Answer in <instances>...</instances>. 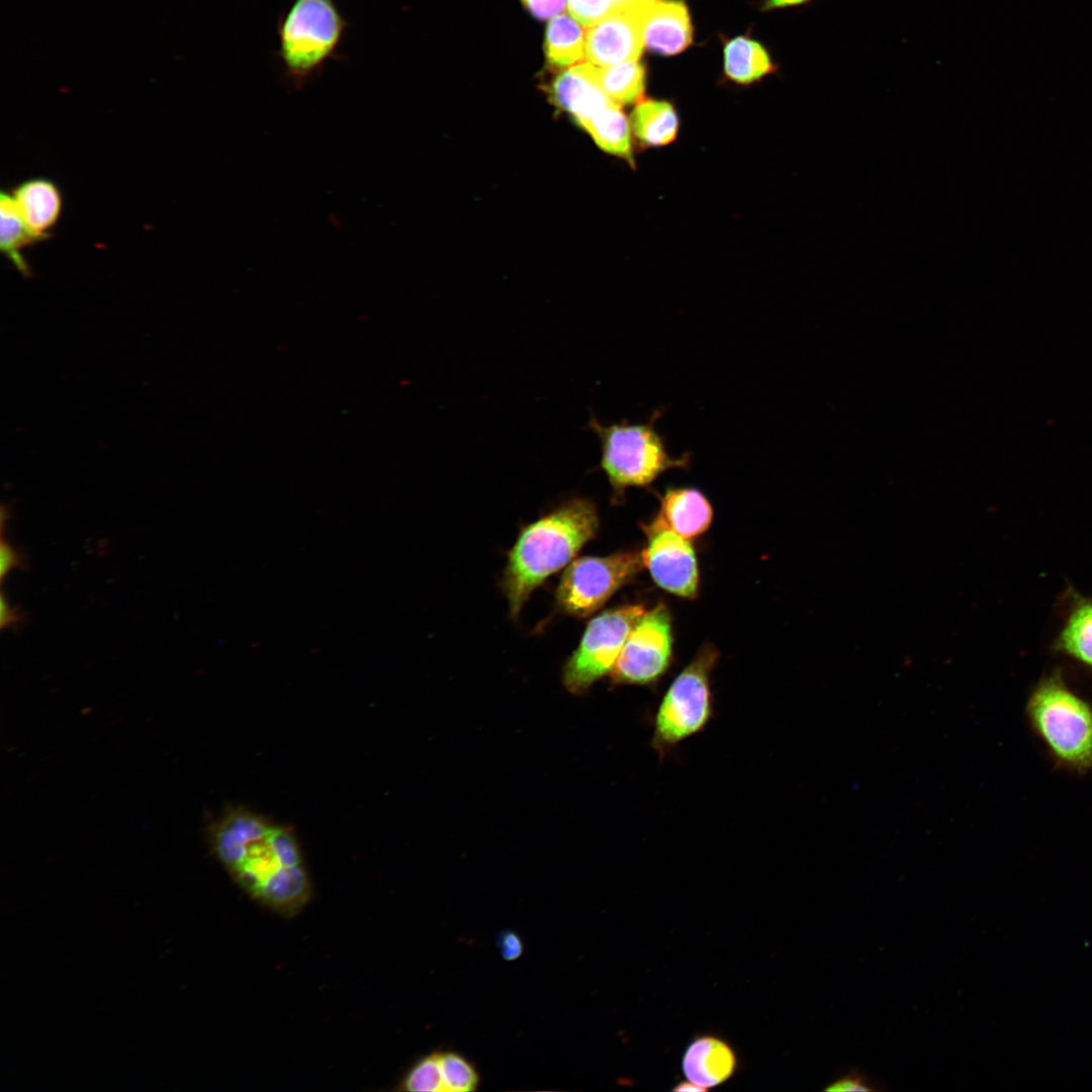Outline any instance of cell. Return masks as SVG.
I'll return each instance as SVG.
<instances>
[{
	"mask_svg": "<svg viewBox=\"0 0 1092 1092\" xmlns=\"http://www.w3.org/2000/svg\"><path fill=\"white\" fill-rule=\"evenodd\" d=\"M681 1068L688 1081L707 1091L732 1076L736 1057L724 1040L715 1036H701L687 1048Z\"/></svg>",
	"mask_w": 1092,
	"mask_h": 1092,
	"instance_id": "cell-17",
	"label": "cell"
},
{
	"mask_svg": "<svg viewBox=\"0 0 1092 1092\" xmlns=\"http://www.w3.org/2000/svg\"><path fill=\"white\" fill-rule=\"evenodd\" d=\"M724 69L727 77L737 83L749 84L775 70L769 55L755 40L739 36L724 49Z\"/></svg>",
	"mask_w": 1092,
	"mask_h": 1092,
	"instance_id": "cell-22",
	"label": "cell"
},
{
	"mask_svg": "<svg viewBox=\"0 0 1092 1092\" xmlns=\"http://www.w3.org/2000/svg\"><path fill=\"white\" fill-rule=\"evenodd\" d=\"M586 68L596 84L613 102L624 105L641 101L645 90V69L637 61L607 67L586 62Z\"/></svg>",
	"mask_w": 1092,
	"mask_h": 1092,
	"instance_id": "cell-21",
	"label": "cell"
},
{
	"mask_svg": "<svg viewBox=\"0 0 1092 1092\" xmlns=\"http://www.w3.org/2000/svg\"><path fill=\"white\" fill-rule=\"evenodd\" d=\"M672 657L671 617L659 603L644 612L630 631L611 671L614 685L646 686L657 681Z\"/></svg>",
	"mask_w": 1092,
	"mask_h": 1092,
	"instance_id": "cell-9",
	"label": "cell"
},
{
	"mask_svg": "<svg viewBox=\"0 0 1092 1092\" xmlns=\"http://www.w3.org/2000/svg\"><path fill=\"white\" fill-rule=\"evenodd\" d=\"M673 1090L674 1091H694V1092L706 1091L705 1089L695 1085L694 1083H692V1082H690L688 1080H687V1082H682V1083L678 1084L677 1086H675L673 1088Z\"/></svg>",
	"mask_w": 1092,
	"mask_h": 1092,
	"instance_id": "cell-33",
	"label": "cell"
},
{
	"mask_svg": "<svg viewBox=\"0 0 1092 1092\" xmlns=\"http://www.w3.org/2000/svg\"><path fill=\"white\" fill-rule=\"evenodd\" d=\"M552 102L582 126L598 110L613 102L589 75L586 63L560 69L548 86Z\"/></svg>",
	"mask_w": 1092,
	"mask_h": 1092,
	"instance_id": "cell-15",
	"label": "cell"
},
{
	"mask_svg": "<svg viewBox=\"0 0 1092 1092\" xmlns=\"http://www.w3.org/2000/svg\"><path fill=\"white\" fill-rule=\"evenodd\" d=\"M644 47L661 55H675L692 42L688 8L679 0H655L641 9Z\"/></svg>",
	"mask_w": 1092,
	"mask_h": 1092,
	"instance_id": "cell-12",
	"label": "cell"
},
{
	"mask_svg": "<svg viewBox=\"0 0 1092 1092\" xmlns=\"http://www.w3.org/2000/svg\"><path fill=\"white\" fill-rule=\"evenodd\" d=\"M581 127L606 153L633 161L631 122L621 105L615 102L609 103L594 113Z\"/></svg>",
	"mask_w": 1092,
	"mask_h": 1092,
	"instance_id": "cell-18",
	"label": "cell"
},
{
	"mask_svg": "<svg viewBox=\"0 0 1092 1092\" xmlns=\"http://www.w3.org/2000/svg\"><path fill=\"white\" fill-rule=\"evenodd\" d=\"M635 0H568L570 15L585 28L593 25L616 7Z\"/></svg>",
	"mask_w": 1092,
	"mask_h": 1092,
	"instance_id": "cell-26",
	"label": "cell"
},
{
	"mask_svg": "<svg viewBox=\"0 0 1092 1092\" xmlns=\"http://www.w3.org/2000/svg\"><path fill=\"white\" fill-rule=\"evenodd\" d=\"M713 509L707 496L694 487H667L660 496V508L649 524L666 528L686 539L702 535L710 526Z\"/></svg>",
	"mask_w": 1092,
	"mask_h": 1092,
	"instance_id": "cell-14",
	"label": "cell"
},
{
	"mask_svg": "<svg viewBox=\"0 0 1092 1092\" xmlns=\"http://www.w3.org/2000/svg\"><path fill=\"white\" fill-rule=\"evenodd\" d=\"M349 25L335 0H293L280 15L275 54L295 89L320 74L327 61L341 58L337 51Z\"/></svg>",
	"mask_w": 1092,
	"mask_h": 1092,
	"instance_id": "cell-5",
	"label": "cell"
},
{
	"mask_svg": "<svg viewBox=\"0 0 1092 1092\" xmlns=\"http://www.w3.org/2000/svg\"><path fill=\"white\" fill-rule=\"evenodd\" d=\"M11 195L36 242L48 239L63 207L62 194L56 183L49 178H30L17 185Z\"/></svg>",
	"mask_w": 1092,
	"mask_h": 1092,
	"instance_id": "cell-16",
	"label": "cell"
},
{
	"mask_svg": "<svg viewBox=\"0 0 1092 1092\" xmlns=\"http://www.w3.org/2000/svg\"><path fill=\"white\" fill-rule=\"evenodd\" d=\"M0 558V576L2 582L11 569L22 567L24 565L23 555L3 538L1 539Z\"/></svg>",
	"mask_w": 1092,
	"mask_h": 1092,
	"instance_id": "cell-30",
	"label": "cell"
},
{
	"mask_svg": "<svg viewBox=\"0 0 1092 1092\" xmlns=\"http://www.w3.org/2000/svg\"><path fill=\"white\" fill-rule=\"evenodd\" d=\"M1063 617L1052 649L1092 670V598L1069 586L1062 596Z\"/></svg>",
	"mask_w": 1092,
	"mask_h": 1092,
	"instance_id": "cell-13",
	"label": "cell"
},
{
	"mask_svg": "<svg viewBox=\"0 0 1092 1092\" xmlns=\"http://www.w3.org/2000/svg\"><path fill=\"white\" fill-rule=\"evenodd\" d=\"M1028 723L1052 759L1062 768L1092 770V705L1060 671L1043 675L1026 703Z\"/></svg>",
	"mask_w": 1092,
	"mask_h": 1092,
	"instance_id": "cell-3",
	"label": "cell"
},
{
	"mask_svg": "<svg viewBox=\"0 0 1092 1092\" xmlns=\"http://www.w3.org/2000/svg\"><path fill=\"white\" fill-rule=\"evenodd\" d=\"M24 620L23 615L18 611V608L11 606L6 600L3 594L0 598V626L4 628H12L21 624Z\"/></svg>",
	"mask_w": 1092,
	"mask_h": 1092,
	"instance_id": "cell-31",
	"label": "cell"
},
{
	"mask_svg": "<svg viewBox=\"0 0 1092 1092\" xmlns=\"http://www.w3.org/2000/svg\"><path fill=\"white\" fill-rule=\"evenodd\" d=\"M648 538L641 552L644 566L656 584L675 596L694 599L699 587L696 554L689 539L666 528L644 526Z\"/></svg>",
	"mask_w": 1092,
	"mask_h": 1092,
	"instance_id": "cell-10",
	"label": "cell"
},
{
	"mask_svg": "<svg viewBox=\"0 0 1092 1092\" xmlns=\"http://www.w3.org/2000/svg\"><path fill=\"white\" fill-rule=\"evenodd\" d=\"M0 250L25 278L31 270L21 251L36 243L14 203L11 193H0Z\"/></svg>",
	"mask_w": 1092,
	"mask_h": 1092,
	"instance_id": "cell-23",
	"label": "cell"
},
{
	"mask_svg": "<svg viewBox=\"0 0 1092 1092\" xmlns=\"http://www.w3.org/2000/svg\"><path fill=\"white\" fill-rule=\"evenodd\" d=\"M631 127L644 145L660 147L670 144L678 131V117L673 106L662 100L640 101L631 115Z\"/></svg>",
	"mask_w": 1092,
	"mask_h": 1092,
	"instance_id": "cell-20",
	"label": "cell"
},
{
	"mask_svg": "<svg viewBox=\"0 0 1092 1092\" xmlns=\"http://www.w3.org/2000/svg\"><path fill=\"white\" fill-rule=\"evenodd\" d=\"M644 4L620 5L585 28V59L588 63L607 67L638 61L645 48L641 25Z\"/></svg>",
	"mask_w": 1092,
	"mask_h": 1092,
	"instance_id": "cell-11",
	"label": "cell"
},
{
	"mask_svg": "<svg viewBox=\"0 0 1092 1092\" xmlns=\"http://www.w3.org/2000/svg\"><path fill=\"white\" fill-rule=\"evenodd\" d=\"M400 1090L445 1092L439 1053H433L418 1061L401 1081Z\"/></svg>",
	"mask_w": 1092,
	"mask_h": 1092,
	"instance_id": "cell-25",
	"label": "cell"
},
{
	"mask_svg": "<svg viewBox=\"0 0 1092 1092\" xmlns=\"http://www.w3.org/2000/svg\"><path fill=\"white\" fill-rule=\"evenodd\" d=\"M643 613L641 605H628L593 618L563 667L562 681L566 690L582 694L611 673L630 631Z\"/></svg>",
	"mask_w": 1092,
	"mask_h": 1092,
	"instance_id": "cell-8",
	"label": "cell"
},
{
	"mask_svg": "<svg viewBox=\"0 0 1092 1092\" xmlns=\"http://www.w3.org/2000/svg\"><path fill=\"white\" fill-rule=\"evenodd\" d=\"M662 410L655 411L647 422L603 424L592 416L587 427L601 443L600 468L612 487L613 500L621 502L629 487H648L671 469H687L692 453L672 456L663 436L656 429Z\"/></svg>",
	"mask_w": 1092,
	"mask_h": 1092,
	"instance_id": "cell-4",
	"label": "cell"
},
{
	"mask_svg": "<svg viewBox=\"0 0 1092 1092\" xmlns=\"http://www.w3.org/2000/svg\"><path fill=\"white\" fill-rule=\"evenodd\" d=\"M208 840L251 898L285 916L297 914L307 904L311 882L290 827L233 806L210 824Z\"/></svg>",
	"mask_w": 1092,
	"mask_h": 1092,
	"instance_id": "cell-1",
	"label": "cell"
},
{
	"mask_svg": "<svg viewBox=\"0 0 1092 1092\" xmlns=\"http://www.w3.org/2000/svg\"><path fill=\"white\" fill-rule=\"evenodd\" d=\"M445 1092L474 1091L478 1084V1074L474 1067L462 1056L453 1052L439 1053Z\"/></svg>",
	"mask_w": 1092,
	"mask_h": 1092,
	"instance_id": "cell-24",
	"label": "cell"
},
{
	"mask_svg": "<svg viewBox=\"0 0 1092 1092\" xmlns=\"http://www.w3.org/2000/svg\"><path fill=\"white\" fill-rule=\"evenodd\" d=\"M814 0H766L764 8H790L809 4Z\"/></svg>",
	"mask_w": 1092,
	"mask_h": 1092,
	"instance_id": "cell-32",
	"label": "cell"
},
{
	"mask_svg": "<svg viewBox=\"0 0 1092 1092\" xmlns=\"http://www.w3.org/2000/svg\"><path fill=\"white\" fill-rule=\"evenodd\" d=\"M586 29L568 14L553 17L548 23L544 52L550 65L558 69L572 67L585 58Z\"/></svg>",
	"mask_w": 1092,
	"mask_h": 1092,
	"instance_id": "cell-19",
	"label": "cell"
},
{
	"mask_svg": "<svg viewBox=\"0 0 1092 1092\" xmlns=\"http://www.w3.org/2000/svg\"><path fill=\"white\" fill-rule=\"evenodd\" d=\"M643 566L641 553L635 551L575 559L560 578L555 595L557 607L567 615L585 618L603 607Z\"/></svg>",
	"mask_w": 1092,
	"mask_h": 1092,
	"instance_id": "cell-7",
	"label": "cell"
},
{
	"mask_svg": "<svg viewBox=\"0 0 1092 1092\" xmlns=\"http://www.w3.org/2000/svg\"><path fill=\"white\" fill-rule=\"evenodd\" d=\"M526 9L538 19L553 18L563 11L568 0H521Z\"/></svg>",
	"mask_w": 1092,
	"mask_h": 1092,
	"instance_id": "cell-28",
	"label": "cell"
},
{
	"mask_svg": "<svg viewBox=\"0 0 1092 1092\" xmlns=\"http://www.w3.org/2000/svg\"><path fill=\"white\" fill-rule=\"evenodd\" d=\"M719 653L702 647L662 697L654 718L651 746L663 758L678 743L703 731L714 714L711 672Z\"/></svg>",
	"mask_w": 1092,
	"mask_h": 1092,
	"instance_id": "cell-6",
	"label": "cell"
},
{
	"mask_svg": "<svg viewBox=\"0 0 1092 1092\" xmlns=\"http://www.w3.org/2000/svg\"><path fill=\"white\" fill-rule=\"evenodd\" d=\"M596 505L584 497L563 502L526 526L508 555L502 587L512 618H517L533 590L568 565L599 529Z\"/></svg>",
	"mask_w": 1092,
	"mask_h": 1092,
	"instance_id": "cell-2",
	"label": "cell"
},
{
	"mask_svg": "<svg viewBox=\"0 0 1092 1092\" xmlns=\"http://www.w3.org/2000/svg\"><path fill=\"white\" fill-rule=\"evenodd\" d=\"M637 1L647 3V2H652V1H655V0H637Z\"/></svg>",
	"mask_w": 1092,
	"mask_h": 1092,
	"instance_id": "cell-34",
	"label": "cell"
},
{
	"mask_svg": "<svg viewBox=\"0 0 1092 1092\" xmlns=\"http://www.w3.org/2000/svg\"><path fill=\"white\" fill-rule=\"evenodd\" d=\"M880 1090H882L880 1083L858 1069L850 1070L825 1088V1091L828 1092H872Z\"/></svg>",
	"mask_w": 1092,
	"mask_h": 1092,
	"instance_id": "cell-27",
	"label": "cell"
},
{
	"mask_svg": "<svg viewBox=\"0 0 1092 1092\" xmlns=\"http://www.w3.org/2000/svg\"><path fill=\"white\" fill-rule=\"evenodd\" d=\"M497 946L499 948L502 957L506 961H515L523 953L524 944L520 936L512 931L506 930L499 933L497 937Z\"/></svg>",
	"mask_w": 1092,
	"mask_h": 1092,
	"instance_id": "cell-29",
	"label": "cell"
}]
</instances>
